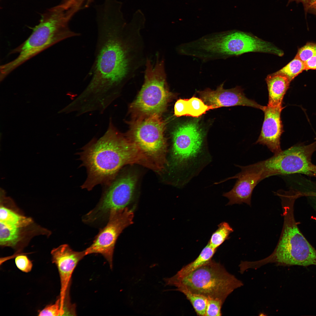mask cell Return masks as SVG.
I'll list each match as a JSON object with an SVG mask.
<instances>
[{
    "mask_svg": "<svg viewBox=\"0 0 316 316\" xmlns=\"http://www.w3.org/2000/svg\"><path fill=\"white\" fill-rule=\"evenodd\" d=\"M218 226V228L212 234L208 242L213 248L216 249L229 238L230 234L233 231V228L226 222L221 223Z\"/></svg>",
    "mask_w": 316,
    "mask_h": 316,
    "instance_id": "7402d4cb",
    "label": "cell"
},
{
    "mask_svg": "<svg viewBox=\"0 0 316 316\" xmlns=\"http://www.w3.org/2000/svg\"><path fill=\"white\" fill-rule=\"evenodd\" d=\"M133 211L126 207L111 212L106 226L99 232L92 245L85 251L86 255H102L112 267L113 254L116 240L123 230L133 222Z\"/></svg>",
    "mask_w": 316,
    "mask_h": 316,
    "instance_id": "8fae6325",
    "label": "cell"
},
{
    "mask_svg": "<svg viewBox=\"0 0 316 316\" xmlns=\"http://www.w3.org/2000/svg\"><path fill=\"white\" fill-rule=\"evenodd\" d=\"M241 171L234 176L215 184L222 183L227 180L237 178V180L233 188L229 191L224 193L223 196L228 199L227 205L245 203L251 206V198L253 191L260 182L262 180V173L251 168L249 165L245 166H237Z\"/></svg>",
    "mask_w": 316,
    "mask_h": 316,
    "instance_id": "5bb4252c",
    "label": "cell"
},
{
    "mask_svg": "<svg viewBox=\"0 0 316 316\" xmlns=\"http://www.w3.org/2000/svg\"><path fill=\"white\" fill-rule=\"evenodd\" d=\"M206 316H221V308L224 302L219 298H207Z\"/></svg>",
    "mask_w": 316,
    "mask_h": 316,
    "instance_id": "d4e9b609",
    "label": "cell"
},
{
    "mask_svg": "<svg viewBox=\"0 0 316 316\" xmlns=\"http://www.w3.org/2000/svg\"><path fill=\"white\" fill-rule=\"evenodd\" d=\"M204 137L196 122L185 123L176 127L172 133L173 165H183L196 158L201 151Z\"/></svg>",
    "mask_w": 316,
    "mask_h": 316,
    "instance_id": "7c38bea8",
    "label": "cell"
},
{
    "mask_svg": "<svg viewBox=\"0 0 316 316\" xmlns=\"http://www.w3.org/2000/svg\"><path fill=\"white\" fill-rule=\"evenodd\" d=\"M38 316H61L62 315L60 308V302L59 298L53 304L49 305L40 311Z\"/></svg>",
    "mask_w": 316,
    "mask_h": 316,
    "instance_id": "4316f807",
    "label": "cell"
},
{
    "mask_svg": "<svg viewBox=\"0 0 316 316\" xmlns=\"http://www.w3.org/2000/svg\"><path fill=\"white\" fill-rule=\"evenodd\" d=\"M188 116L197 117L206 111L214 108L212 106L205 104L201 99L193 97L186 99Z\"/></svg>",
    "mask_w": 316,
    "mask_h": 316,
    "instance_id": "cb8c5ba5",
    "label": "cell"
},
{
    "mask_svg": "<svg viewBox=\"0 0 316 316\" xmlns=\"http://www.w3.org/2000/svg\"><path fill=\"white\" fill-rule=\"evenodd\" d=\"M74 14L73 9L63 3L51 8L42 13L39 23L33 28L29 37L10 53L18 54V56L0 66V77L4 79L20 66L52 45L66 39L79 36L69 26Z\"/></svg>",
    "mask_w": 316,
    "mask_h": 316,
    "instance_id": "3957f363",
    "label": "cell"
},
{
    "mask_svg": "<svg viewBox=\"0 0 316 316\" xmlns=\"http://www.w3.org/2000/svg\"><path fill=\"white\" fill-rule=\"evenodd\" d=\"M217 250L213 248L208 242L196 259L183 267L174 276L181 278L191 273L212 259Z\"/></svg>",
    "mask_w": 316,
    "mask_h": 316,
    "instance_id": "ac0fdd59",
    "label": "cell"
},
{
    "mask_svg": "<svg viewBox=\"0 0 316 316\" xmlns=\"http://www.w3.org/2000/svg\"><path fill=\"white\" fill-rule=\"evenodd\" d=\"M166 285L186 289L207 298H219L224 302L243 282L229 273L219 263L211 259L187 275L164 279Z\"/></svg>",
    "mask_w": 316,
    "mask_h": 316,
    "instance_id": "5b68a950",
    "label": "cell"
},
{
    "mask_svg": "<svg viewBox=\"0 0 316 316\" xmlns=\"http://www.w3.org/2000/svg\"><path fill=\"white\" fill-rule=\"evenodd\" d=\"M145 66L144 83L131 107L142 117L160 116L171 95L167 86L164 61L157 54L154 63L147 58Z\"/></svg>",
    "mask_w": 316,
    "mask_h": 316,
    "instance_id": "8992f818",
    "label": "cell"
},
{
    "mask_svg": "<svg viewBox=\"0 0 316 316\" xmlns=\"http://www.w3.org/2000/svg\"><path fill=\"white\" fill-rule=\"evenodd\" d=\"M265 80L269 94L267 105L272 107L282 106L284 96L291 82L285 76L275 72L268 75Z\"/></svg>",
    "mask_w": 316,
    "mask_h": 316,
    "instance_id": "e0dca14e",
    "label": "cell"
},
{
    "mask_svg": "<svg viewBox=\"0 0 316 316\" xmlns=\"http://www.w3.org/2000/svg\"><path fill=\"white\" fill-rule=\"evenodd\" d=\"M289 0V1H298L302 2H304V3H305L306 4H307L308 3V2H310V1H312V0Z\"/></svg>",
    "mask_w": 316,
    "mask_h": 316,
    "instance_id": "d6a6232c",
    "label": "cell"
},
{
    "mask_svg": "<svg viewBox=\"0 0 316 316\" xmlns=\"http://www.w3.org/2000/svg\"><path fill=\"white\" fill-rule=\"evenodd\" d=\"M316 55V44L308 43L298 51L295 57L304 62Z\"/></svg>",
    "mask_w": 316,
    "mask_h": 316,
    "instance_id": "484cf974",
    "label": "cell"
},
{
    "mask_svg": "<svg viewBox=\"0 0 316 316\" xmlns=\"http://www.w3.org/2000/svg\"><path fill=\"white\" fill-rule=\"evenodd\" d=\"M316 150V141L308 145H295L251 165L261 171L262 180L272 176L295 174L316 177V165L311 162Z\"/></svg>",
    "mask_w": 316,
    "mask_h": 316,
    "instance_id": "52a82bcc",
    "label": "cell"
},
{
    "mask_svg": "<svg viewBox=\"0 0 316 316\" xmlns=\"http://www.w3.org/2000/svg\"><path fill=\"white\" fill-rule=\"evenodd\" d=\"M281 106H265L262 111L264 118L260 135L255 143L266 145L274 154L282 150L280 138L283 133V125L281 114Z\"/></svg>",
    "mask_w": 316,
    "mask_h": 316,
    "instance_id": "2e32d148",
    "label": "cell"
},
{
    "mask_svg": "<svg viewBox=\"0 0 316 316\" xmlns=\"http://www.w3.org/2000/svg\"><path fill=\"white\" fill-rule=\"evenodd\" d=\"M312 199L311 205L316 213V196H310Z\"/></svg>",
    "mask_w": 316,
    "mask_h": 316,
    "instance_id": "1f68e13d",
    "label": "cell"
},
{
    "mask_svg": "<svg viewBox=\"0 0 316 316\" xmlns=\"http://www.w3.org/2000/svg\"><path fill=\"white\" fill-rule=\"evenodd\" d=\"M32 222L30 218L21 215L3 206L0 208V223L5 225L20 228L25 227Z\"/></svg>",
    "mask_w": 316,
    "mask_h": 316,
    "instance_id": "d6986e66",
    "label": "cell"
},
{
    "mask_svg": "<svg viewBox=\"0 0 316 316\" xmlns=\"http://www.w3.org/2000/svg\"><path fill=\"white\" fill-rule=\"evenodd\" d=\"M305 70H316V55L304 62Z\"/></svg>",
    "mask_w": 316,
    "mask_h": 316,
    "instance_id": "f546056e",
    "label": "cell"
},
{
    "mask_svg": "<svg viewBox=\"0 0 316 316\" xmlns=\"http://www.w3.org/2000/svg\"><path fill=\"white\" fill-rule=\"evenodd\" d=\"M304 70H305L304 62L295 57L286 65L275 73L285 76L291 82Z\"/></svg>",
    "mask_w": 316,
    "mask_h": 316,
    "instance_id": "603a6c76",
    "label": "cell"
},
{
    "mask_svg": "<svg viewBox=\"0 0 316 316\" xmlns=\"http://www.w3.org/2000/svg\"><path fill=\"white\" fill-rule=\"evenodd\" d=\"M137 181L135 175L128 173L111 182L98 205L85 216L84 221L93 222L126 207L133 198Z\"/></svg>",
    "mask_w": 316,
    "mask_h": 316,
    "instance_id": "30bf717a",
    "label": "cell"
},
{
    "mask_svg": "<svg viewBox=\"0 0 316 316\" xmlns=\"http://www.w3.org/2000/svg\"><path fill=\"white\" fill-rule=\"evenodd\" d=\"M294 205L291 202L282 205L284 222L277 244L269 255L252 261L254 269L273 263L282 266L316 265V250L298 228L294 216Z\"/></svg>",
    "mask_w": 316,
    "mask_h": 316,
    "instance_id": "277c9868",
    "label": "cell"
},
{
    "mask_svg": "<svg viewBox=\"0 0 316 316\" xmlns=\"http://www.w3.org/2000/svg\"><path fill=\"white\" fill-rule=\"evenodd\" d=\"M306 4L308 8L316 12V0H312Z\"/></svg>",
    "mask_w": 316,
    "mask_h": 316,
    "instance_id": "4dcf8cb0",
    "label": "cell"
},
{
    "mask_svg": "<svg viewBox=\"0 0 316 316\" xmlns=\"http://www.w3.org/2000/svg\"><path fill=\"white\" fill-rule=\"evenodd\" d=\"M158 115L142 117L132 127L130 140L158 168L165 162V124Z\"/></svg>",
    "mask_w": 316,
    "mask_h": 316,
    "instance_id": "9c48e42d",
    "label": "cell"
},
{
    "mask_svg": "<svg viewBox=\"0 0 316 316\" xmlns=\"http://www.w3.org/2000/svg\"><path fill=\"white\" fill-rule=\"evenodd\" d=\"M15 262L17 267L23 272L28 273L32 270V264L26 255L18 256L15 258Z\"/></svg>",
    "mask_w": 316,
    "mask_h": 316,
    "instance_id": "83f0119b",
    "label": "cell"
},
{
    "mask_svg": "<svg viewBox=\"0 0 316 316\" xmlns=\"http://www.w3.org/2000/svg\"><path fill=\"white\" fill-rule=\"evenodd\" d=\"M80 155L87 173L82 187L89 190L98 184L111 182L126 164L136 163L147 167L150 164L142 151L117 131L111 118L103 135L92 140L83 147Z\"/></svg>",
    "mask_w": 316,
    "mask_h": 316,
    "instance_id": "7a4b0ae2",
    "label": "cell"
},
{
    "mask_svg": "<svg viewBox=\"0 0 316 316\" xmlns=\"http://www.w3.org/2000/svg\"><path fill=\"white\" fill-rule=\"evenodd\" d=\"M314 196H316V192H314Z\"/></svg>",
    "mask_w": 316,
    "mask_h": 316,
    "instance_id": "836d02e7",
    "label": "cell"
},
{
    "mask_svg": "<svg viewBox=\"0 0 316 316\" xmlns=\"http://www.w3.org/2000/svg\"><path fill=\"white\" fill-rule=\"evenodd\" d=\"M98 37L90 80L80 94L95 107L106 109L116 90L145 65V45L140 31L145 21L134 16L129 23L121 8L104 5L97 11Z\"/></svg>",
    "mask_w": 316,
    "mask_h": 316,
    "instance_id": "6da1fadb",
    "label": "cell"
},
{
    "mask_svg": "<svg viewBox=\"0 0 316 316\" xmlns=\"http://www.w3.org/2000/svg\"><path fill=\"white\" fill-rule=\"evenodd\" d=\"M212 52L217 59H225L249 52H259L281 56L283 51L270 42L238 30L217 32L211 42Z\"/></svg>",
    "mask_w": 316,
    "mask_h": 316,
    "instance_id": "ba28073f",
    "label": "cell"
},
{
    "mask_svg": "<svg viewBox=\"0 0 316 316\" xmlns=\"http://www.w3.org/2000/svg\"><path fill=\"white\" fill-rule=\"evenodd\" d=\"M174 113L178 117L188 116L186 99H180L177 100L174 105Z\"/></svg>",
    "mask_w": 316,
    "mask_h": 316,
    "instance_id": "f1b7e54d",
    "label": "cell"
},
{
    "mask_svg": "<svg viewBox=\"0 0 316 316\" xmlns=\"http://www.w3.org/2000/svg\"><path fill=\"white\" fill-rule=\"evenodd\" d=\"M51 254L52 262L56 266L59 275L61 284L59 298L61 310L63 311L73 272L79 262L86 255L85 250L74 251L67 244L53 248Z\"/></svg>",
    "mask_w": 316,
    "mask_h": 316,
    "instance_id": "4fadbf2b",
    "label": "cell"
},
{
    "mask_svg": "<svg viewBox=\"0 0 316 316\" xmlns=\"http://www.w3.org/2000/svg\"><path fill=\"white\" fill-rule=\"evenodd\" d=\"M223 85L224 83L215 90L207 89L199 91L198 93L205 104L212 106L214 109L236 106L252 107L262 110L264 109L265 106L246 97L241 87L225 89Z\"/></svg>",
    "mask_w": 316,
    "mask_h": 316,
    "instance_id": "9a60e30c",
    "label": "cell"
},
{
    "mask_svg": "<svg viewBox=\"0 0 316 316\" xmlns=\"http://www.w3.org/2000/svg\"><path fill=\"white\" fill-rule=\"evenodd\" d=\"M175 290L182 292L186 296L197 315L206 316L207 300L206 297L183 288H177Z\"/></svg>",
    "mask_w": 316,
    "mask_h": 316,
    "instance_id": "44dd1931",
    "label": "cell"
},
{
    "mask_svg": "<svg viewBox=\"0 0 316 316\" xmlns=\"http://www.w3.org/2000/svg\"><path fill=\"white\" fill-rule=\"evenodd\" d=\"M21 228L7 226L0 223V244L2 246L14 247L21 239Z\"/></svg>",
    "mask_w": 316,
    "mask_h": 316,
    "instance_id": "ffe728a7",
    "label": "cell"
}]
</instances>
